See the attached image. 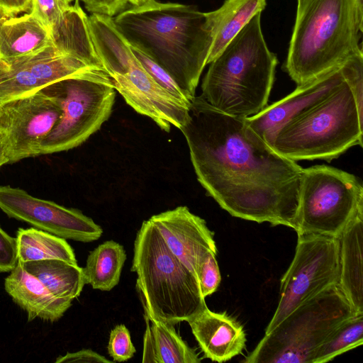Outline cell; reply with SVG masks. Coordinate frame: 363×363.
Returning a JSON list of instances; mask_svg holds the SVG:
<instances>
[{"mask_svg": "<svg viewBox=\"0 0 363 363\" xmlns=\"http://www.w3.org/2000/svg\"><path fill=\"white\" fill-rule=\"evenodd\" d=\"M61 1H62L63 2H65V3L67 4H70V2H71L72 0H61Z\"/></svg>", "mask_w": 363, "mask_h": 363, "instance_id": "obj_39", "label": "cell"}, {"mask_svg": "<svg viewBox=\"0 0 363 363\" xmlns=\"http://www.w3.org/2000/svg\"><path fill=\"white\" fill-rule=\"evenodd\" d=\"M9 163V159L6 151V143L4 134H0V167Z\"/></svg>", "mask_w": 363, "mask_h": 363, "instance_id": "obj_36", "label": "cell"}, {"mask_svg": "<svg viewBox=\"0 0 363 363\" xmlns=\"http://www.w3.org/2000/svg\"><path fill=\"white\" fill-rule=\"evenodd\" d=\"M362 23L356 0H302L285 71L298 86L340 67L362 51Z\"/></svg>", "mask_w": 363, "mask_h": 363, "instance_id": "obj_5", "label": "cell"}, {"mask_svg": "<svg viewBox=\"0 0 363 363\" xmlns=\"http://www.w3.org/2000/svg\"><path fill=\"white\" fill-rule=\"evenodd\" d=\"M146 322V330L144 335L143 352L142 362L155 363L154 342L149 319L144 315Z\"/></svg>", "mask_w": 363, "mask_h": 363, "instance_id": "obj_35", "label": "cell"}, {"mask_svg": "<svg viewBox=\"0 0 363 363\" xmlns=\"http://www.w3.org/2000/svg\"><path fill=\"white\" fill-rule=\"evenodd\" d=\"M363 343V313H356L341 324L321 345L313 363H325Z\"/></svg>", "mask_w": 363, "mask_h": 363, "instance_id": "obj_26", "label": "cell"}, {"mask_svg": "<svg viewBox=\"0 0 363 363\" xmlns=\"http://www.w3.org/2000/svg\"><path fill=\"white\" fill-rule=\"evenodd\" d=\"M131 48L135 57L143 68L160 86L175 98L189 106L190 105L191 101L188 99L185 93L163 68L138 49L133 46H131Z\"/></svg>", "mask_w": 363, "mask_h": 363, "instance_id": "obj_27", "label": "cell"}, {"mask_svg": "<svg viewBox=\"0 0 363 363\" xmlns=\"http://www.w3.org/2000/svg\"><path fill=\"white\" fill-rule=\"evenodd\" d=\"M85 9L91 13L113 16L123 11L127 0H84Z\"/></svg>", "mask_w": 363, "mask_h": 363, "instance_id": "obj_32", "label": "cell"}, {"mask_svg": "<svg viewBox=\"0 0 363 363\" xmlns=\"http://www.w3.org/2000/svg\"><path fill=\"white\" fill-rule=\"evenodd\" d=\"M153 223L172 252L198 279L205 257L217 254L213 233L205 220L181 206L152 216Z\"/></svg>", "mask_w": 363, "mask_h": 363, "instance_id": "obj_14", "label": "cell"}, {"mask_svg": "<svg viewBox=\"0 0 363 363\" xmlns=\"http://www.w3.org/2000/svg\"><path fill=\"white\" fill-rule=\"evenodd\" d=\"M363 216V186L354 174L325 164L303 168L297 235L338 238Z\"/></svg>", "mask_w": 363, "mask_h": 363, "instance_id": "obj_9", "label": "cell"}, {"mask_svg": "<svg viewBox=\"0 0 363 363\" xmlns=\"http://www.w3.org/2000/svg\"><path fill=\"white\" fill-rule=\"evenodd\" d=\"M18 263L16 238L0 227V273L10 272Z\"/></svg>", "mask_w": 363, "mask_h": 363, "instance_id": "obj_31", "label": "cell"}, {"mask_svg": "<svg viewBox=\"0 0 363 363\" xmlns=\"http://www.w3.org/2000/svg\"><path fill=\"white\" fill-rule=\"evenodd\" d=\"M20 263L55 297L70 303L80 295L85 284L82 268L78 264L57 259Z\"/></svg>", "mask_w": 363, "mask_h": 363, "instance_id": "obj_22", "label": "cell"}, {"mask_svg": "<svg viewBox=\"0 0 363 363\" xmlns=\"http://www.w3.org/2000/svg\"><path fill=\"white\" fill-rule=\"evenodd\" d=\"M335 285L298 306L259 340L245 363H313L317 350L354 315Z\"/></svg>", "mask_w": 363, "mask_h": 363, "instance_id": "obj_7", "label": "cell"}, {"mask_svg": "<svg viewBox=\"0 0 363 363\" xmlns=\"http://www.w3.org/2000/svg\"><path fill=\"white\" fill-rule=\"evenodd\" d=\"M50 32L51 43L59 51L92 67L104 69L94 47L88 16L79 0L62 11Z\"/></svg>", "mask_w": 363, "mask_h": 363, "instance_id": "obj_19", "label": "cell"}, {"mask_svg": "<svg viewBox=\"0 0 363 363\" xmlns=\"http://www.w3.org/2000/svg\"><path fill=\"white\" fill-rule=\"evenodd\" d=\"M257 13L210 63L200 95L228 115L247 118L267 106L273 86L277 55L268 48Z\"/></svg>", "mask_w": 363, "mask_h": 363, "instance_id": "obj_4", "label": "cell"}, {"mask_svg": "<svg viewBox=\"0 0 363 363\" xmlns=\"http://www.w3.org/2000/svg\"><path fill=\"white\" fill-rule=\"evenodd\" d=\"M50 43V30L32 13L9 18L0 28V57L25 55Z\"/></svg>", "mask_w": 363, "mask_h": 363, "instance_id": "obj_21", "label": "cell"}, {"mask_svg": "<svg viewBox=\"0 0 363 363\" xmlns=\"http://www.w3.org/2000/svg\"><path fill=\"white\" fill-rule=\"evenodd\" d=\"M101 69L61 52L52 43L25 55L0 57V103L34 94L61 79Z\"/></svg>", "mask_w": 363, "mask_h": 363, "instance_id": "obj_12", "label": "cell"}, {"mask_svg": "<svg viewBox=\"0 0 363 363\" xmlns=\"http://www.w3.org/2000/svg\"><path fill=\"white\" fill-rule=\"evenodd\" d=\"M4 288L13 301L26 313L28 321L39 318L55 322L72 306V303L55 297L18 262L5 279Z\"/></svg>", "mask_w": 363, "mask_h": 363, "instance_id": "obj_17", "label": "cell"}, {"mask_svg": "<svg viewBox=\"0 0 363 363\" xmlns=\"http://www.w3.org/2000/svg\"><path fill=\"white\" fill-rule=\"evenodd\" d=\"M8 18H9L6 13L0 9V28L1 25L6 21Z\"/></svg>", "mask_w": 363, "mask_h": 363, "instance_id": "obj_38", "label": "cell"}, {"mask_svg": "<svg viewBox=\"0 0 363 363\" xmlns=\"http://www.w3.org/2000/svg\"><path fill=\"white\" fill-rule=\"evenodd\" d=\"M55 363H113L104 356L90 350L83 349L74 352H67L63 356L58 357Z\"/></svg>", "mask_w": 363, "mask_h": 363, "instance_id": "obj_33", "label": "cell"}, {"mask_svg": "<svg viewBox=\"0 0 363 363\" xmlns=\"http://www.w3.org/2000/svg\"><path fill=\"white\" fill-rule=\"evenodd\" d=\"M302 1V0H297V3L299 4Z\"/></svg>", "mask_w": 363, "mask_h": 363, "instance_id": "obj_40", "label": "cell"}, {"mask_svg": "<svg viewBox=\"0 0 363 363\" xmlns=\"http://www.w3.org/2000/svg\"><path fill=\"white\" fill-rule=\"evenodd\" d=\"M338 279V238L298 235L294 258L281 280L277 307L264 334L273 330L298 306L337 285Z\"/></svg>", "mask_w": 363, "mask_h": 363, "instance_id": "obj_10", "label": "cell"}, {"mask_svg": "<svg viewBox=\"0 0 363 363\" xmlns=\"http://www.w3.org/2000/svg\"><path fill=\"white\" fill-rule=\"evenodd\" d=\"M267 0H225L218 9L208 12L213 42L207 65L210 64L258 13Z\"/></svg>", "mask_w": 363, "mask_h": 363, "instance_id": "obj_20", "label": "cell"}, {"mask_svg": "<svg viewBox=\"0 0 363 363\" xmlns=\"http://www.w3.org/2000/svg\"><path fill=\"white\" fill-rule=\"evenodd\" d=\"M216 255L213 252L208 253L203 259L199 270L198 280L201 294L204 298L213 294L220 283L221 277Z\"/></svg>", "mask_w": 363, "mask_h": 363, "instance_id": "obj_29", "label": "cell"}, {"mask_svg": "<svg viewBox=\"0 0 363 363\" xmlns=\"http://www.w3.org/2000/svg\"><path fill=\"white\" fill-rule=\"evenodd\" d=\"M69 4L61 0H32L31 12L49 30Z\"/></svg>", "mask_w": 363, "mask_h": 363, "instance_id": "obj_30", "label": "cell"}, {"mask_svg": "<svg viewBox=\"0 0 363 363\" xmlns=\"http://www.w3.org/2000/svg\"><path fill=\"white\" fill-rule=\"evenodd\" d=\"M61 114L58 101L43 90L0 103V129L9 163L38 156L40 143Z\"/></svg>", "mask_w": 363, "mask_h": 363, "instance_id": "obj_11", "label": "cell"}, {"mask_svg": "<svg viewBox=\"0 0 363 363\" xmlns=\"http://www.w3.org/2000/svg\"><path fill=\"white\" fill-rule=\"evenodd\" d=\"M128 43L163 68L191 101L213 42L208 12L152 0L113 18Z\"/></svg>", "mask_w": 363, "mask_h": 363, "instance_id": "obj_2", "label": "cell"}, {"mask_svg": "<svg viewBox=\"0 0 363 363\" xmlns=\"http://www.w3.org/2000/svg\"><path fill=\"white\" fill-rule=\"evenodd\" d=\"M0 209L9 218L65 240L89 242L103 233L102 228L79 210L36 198L9 185H0Z\"/></svg>", "mask_w": 363, "mask_h": 363, "instance_id": "obj_13", "label": "cell"}, {"mask_svg": "<svg viewBox=\"0 0 363 363\" xmlns=\"http://www.w3.org/2000/svg\"><path fill=\"white\" fill-rule=\"evenodd\" d=\"M150 320L154 342L155 363H199L195 349L177 334L174 325L160 320L144 311Z\"/></svg>", "mask_w": 363, "mask_h": 363, "instance_id": "obj_25", "label": "cell"}, {"mask_svg": "<svg viewBox=\"0 0 363 363\" xmlns=\"http://www.w3.org/2000/svg\"><path fill=\"white\" fill-rule=\"evenodd\" d=\"M180 130L196 177L231 216L298 229L303 167L277 152L247 123L201 96L191 101Z\"/></svg>", "mask_w": 363, "mask_h": 363, "instance_id": "obj_1", "label": "cell"}, {"mask_svg": "<svg viewBox=\"0 0 363 363\" xmlns=\"http://www.w3.org/2000/svg\"><path fill=\"white\" fill-rule=\"evenodd\" d=\"M0 134H4V133H2V132H1V129H0Z\"/></svg>", "mask_w": 363, "mask_h": 363, "instance_id": "obj_41", "label": "cell"}, {"mask_svg": "<svg viewBox=\"0 0 363 363\" xmlns=\"http://www.w3.org/2000/svg\"><path fill=\"white\" fill-rule=\"evenodd\" d=\"M128 2L130 3L134 6H139L145 4L152 0H127Z\"/></svg>", "mask_w": 363, "mask_h": 363, "instance_id": "obj_37", "label": "cell"}, {"mask_svg": "<svg viewBox=\"0 0 363 363\" xmlns=\"http://www.w3.org/2000/svg\"><path fill=\"white\" fill-rule=\"evenodd\" d=\"M82 1H84V0H82Z\"/></svg>", "mask_w": 363, "mask_h": 363, "instance_id": "obj_42", "label": "cell"}, {"mask_svg": "<svg viewBox=\"0 0 363 363\" xmlns=\"http://www.w3.org/2000/svg\"><path fill=\"white\" fill-rule=\"evenodd\" d=\"M58 101L62 114L43 139L38 155L79 146L108 120L116 90L105 69H94L52 83L43 89Z\"/></svg>", "mask_w": 363, "mask_h": 363, "instance_id": "obj_8", "label": "cell"}, {"mask_svg": "<svg viewBox=\"0 0 363 363\" xmlns=\"http://www.w3.org/2000/svg\"><path fill=\"white\" fill-rule=\"evenodd\" d=\"M344 63L340 67L297 88L291 94L267 105L257 115L246 118L252 129L269 145L277 131L286 122L321 101L345 79Z\"/></svg>", "mask_w": 363, "mask_h": 363, "instance_id": "obj_15", "label": "cell"}, {"mask_svg": "<svg viewBox=\"0 0 363 363\" xmlns=\"http://www.w3.org/2000/svg\"><path fill=\"white\" fill-rule=\"evenodd\" d=\"M16 240L19 262L57 259L77 264L72 247L64 238L30 228H19Z\"/></svg>", "mask_w": 363, "mask_h": 363, "instance_id": "obj_24", "label": "cell"}, {"mask_svg": "<svg viewBox=\"0 0 363 363\" xmlns=\"http://www.w3.org/2000/svg\"><path fill=\"white\" fill-rule=\"evenodd\" d=\"M337 286L356 313H363V216L354 218L338 237Z\"/></svg>", "mask_w": 363, "mask_h": 363, "instance_id": "obj_18", "label": "cell"}, {"mask_svg": "<svg viewBox=\"0 0 363 363\" xmlns=\"http://www.w3.org/2000/svg\"><path fill=\"white\" fill-rule=\"evenodd\" d=\"M125 259L124 247L118 242L108 240L99 245L89 252L82 268L85 284L94 289L111 291L119 282Z\"/></svg>", "mask_w": 363, "mask_h": 363, "instance_id": "obj_23", "label": "cell"}, {"mask_svg": "<svg viewBox=\"0 0 363 363\" xmlns=\"http://www.w3.org/2000/svg\"><path fill=\"white\" fill-rule=\"evenodd\" d=\"M346 79L329 96L284 124L269 145L294 161H331L362 146L363 57L344 62Z\"/></svg>", "mask_w": 363, "mask_h": 363, "instance_id": "obj_3", "label": "cell"}, {"mask_svg": "<svg viewBox=\"0 0 363 363\" xmlns=\"http://www.w3.org/2000/svg\"><path fill=\"white\" fill-rule=\"evenodd\" d=\"M187 322L204 357L213 362H227L245 347L242 325L225 312L216 313L206 306Z\"/></svg>", "mask_w": 363, "mask_h": 363, "instance_id": "obj_16", "label": "cell"}, {"mask_svg": "<svg viewBox=\"0 0 363 363\" xmlns=\"http://www.w3.org/2000/svg\"><path fill=\"white\" fill-rule=\"evenodd\" d=\"M107 349L114 362H125L134 356L136 350L125 325H118L111 331Z\"/></svg>", "mask_w": 363, "mask_h": 363, "instance_id": "obj_28", "label": "cell"}, {"mask_svg": "<svg viewBox=\"0 0 363 363\" xmlns=\"http://www.w3.org/2000/svg\"><path fill=\"white\" fill-rule=\"evenodd\" d=\"M131 271L144 311L175 325L206 304L197 277L172 252L153 223L144 220L134 242Z\"/></svg>", "mask_w": 363, "mask_h": 363, "instance_id": "obj_6", "label": "cell"}, {"mask_svg": "<svg viewBox=\"0 0 363 363\" xmlns=\"http://www.w3.org/2000/svg\"><path fill=\"white\" fill-rule=\"evenodd\" d=\"M32 0H0V9L9 18L31 10Z\"/></svg>", "mask_w": 363, "mask_h": 363, "instance_id": "obj_34", "label": "cell"}]
</instances>
